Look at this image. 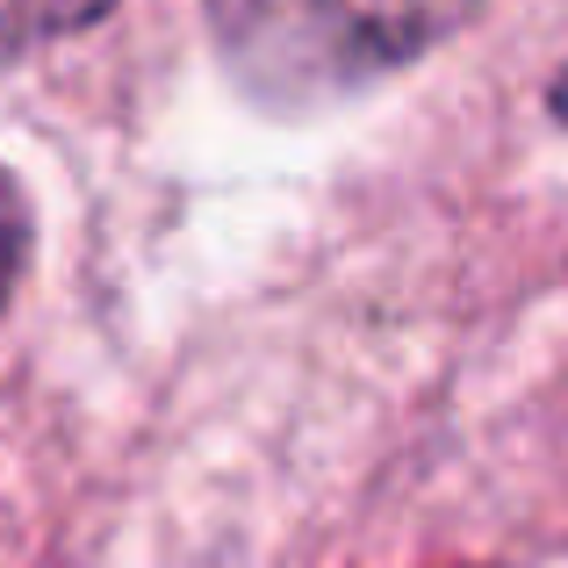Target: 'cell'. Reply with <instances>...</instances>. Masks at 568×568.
Masks as SVG:
<instances>
[{
	"label": "cell",
	"instance_id": "obj_3",
	"mask_svg": "<svg viewBox=\"0 0 568 568\" xmlns=\"http://www.w3.org/2000/svg\"><path fill=\"white\" fill-rule=\"evenodd\" d=\"M72 0H0V51H22L37 37H58L72 22Z\"/></svg>",
	"mask_w": 568,
	"mask_h": 568
},
{
	"label": "cell",
	"instance_id": "obj_2",
	"mask_svg": "<svg viewBox=\"0 0 568 568\" xmlns=\"http://www.w3.org/2000/svg\"><path fill=\"white\" fill-rule=\"evenodd\" d=\"M22 266H29V202H22V181L0 166V310L14 303Z\"/></svg>",
	"mask_w": 568,
	"mask_h": 568
},
{
	"label": "cell",
	"instance_id": "obj_4",
	"mask_svg": "<svg viewBox=\"0 0 568 568\" xmlns=\"http://www.w3.org/2000/svg\"><path fill=\"white\" fill-rule=\"evenodd\" d=\"M555 109H561V123H568V72H561V87H555Z\"/></svg>",
	"mask_w": 568,
	"mask_h": 568
},
{
	"label": "cell",
	"instance_id": "obj_1",
	"mask_svg": "<svg viewBox=\"0 0 568 568\" xmlns=\"http://www.w3.org/2000/svg\"><path fill=\"white\" fill-rule=\"evenodd\" d=\"M483 0H216L231 65L274 101H324L410 65Z\"/></svg>",
	"mask_w": 568,
	"mask_h": 568
}]
</instances>
